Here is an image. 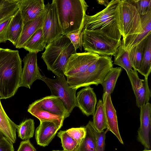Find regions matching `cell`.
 Returning <instances> with one entry per match:
<instances>
[{
    "label": "cell",
    "mask_w": 151,
    "mask_h": 151,
    "mask_svg": "<svg viewBox=\"0 0 151 151\" xmlns=\"http://www.w3.org/2000/svg\"><path fill=\"white\" fill-rule=\"evenodd\" d=\"M22 62L17 50H0V99L13 96L19 87Z\"/></svg>",
    "instance_id": "1"
},
{
    "label": "cell",
    "mask_w": 151,
    "mask_h": 151,
    "mask_svg": "<svg viewBox=\"0 0 151 151\" xmlns=\"http://www.w3.org/2000/svg\"><path fill=\"white\" fill-rule=\"evenodd\" d=\"M41 58L48 70L57 76H64L68 60L72 55L77 53L70 39L62 35L48 44Z\"/></svg>",
    "instance_id": "2"
},
{
    "label": "cell",
    "mask_w": 151,
    "mask_h": 151,
    "mask_svg": "<svg viewBox=\"0 0 151 151\" xmlns=\"http://www.w3.org/2000/svg\"><path fill=\"white\" fill-rule=\"evenodd\" d=\"M63 35L83 30L88 6L84 0H54Z\"/></svg>",
    "instance_id": "3"
},
{
    "label": "cell",
    "mask_w": 151,
    "mask_h": 151,
    "mask_svg": "<svg viewBox=\"0 0 151 151\" xmlns=\"http://www.w3.org/2000/svg\"><path fill=\"white\" fill-rule=\"evenodd\" d=\"M120 0H112L102 10L96 14L86 15L83 30L99 33L118 41L122 35L117 27L116 19V9Z\"/></svg>",
    "instance_id": "4"
},
{
    "label": "cell",
    "mask_w": 151,
    "mask_h": 151,
    "mask_svg": "<svg viewBox=\"0 0 151 151\" xmlns=\"http://www.w3.org/2000/svg\"><path fill=\"white\" fill-rule=\"evenodd\" d=\"M121 40H115L99 33L83 30L82 47L86 52L99 55L115 56Z\"/></svg>",
    "instance_id": "5"
},
{
    "label": "cell",
    "mask_w": 151,
    "mask_h": 151,
    "mask_svg": "<svg viewBox=\"0 0 151 151\" xmlns=\"http://www.w3.org/2000/svg\"><path fill=\"white\" fill-rule=\"evenodd\" d=\"M113 65L111 56L99 55L85 73L69 86L71 88L77 89L80 87L92 85L97 86L101 84Z\"/></svg>",
    "instance_id": "6"
},
{
    "label": "cell",
    "mask_w": 151,
    "mask_h": 151,
    "mask_svg": "<svg viewBox=\"0 0 151 151\" xmlns=\"http://www.w3.org/2000/svg\"><path fill=\"white\" fill-rule=\"evenodd\" d=\"M99 56L97 54L88 52L72 55L68 60L64 72L69 85L79 78Z\"/></svg>",
    "instance_id": "7"
},
{
    "label": "cell",
    "mask_w": 151,
    "mask_h": 151,
    "mask_svg": "<svg viewBox=\"0 0 151 151\" xmlns=\"http://www.w3.org/2000/svg\"><path fill=\"white\" fill-rule=\"evenodd\" d=\"M42 81L49 87L51 95L59 97L69 113L78 106L76 95L77 89L70 87L64 76H57L52 79L44 76Z\"/></svg>",
    "instance_id": "8"
},
{
    "label": "cell",
    "mask_w": 151,
    "mask_h": 151,
    "mask_svg": "<svg viewBox=\"0 0 151 151\" xmlns=\"http://www.w3.org/2000/svg\"><path fill=\"white\" fill-rule=\"evenodd\" d=\"M45 16L42 27L44 39L47 45L60 36L63 32L54 0L45 5Z\"/></svg>",
    "instance_id": "9"
},
{
    "label": "cell",
    "mask_w": 151,
    "mask_h": 151,
    "mask_svg": "<svg viewBox=\"0 0 151 151\" xmlns=\"http://www.w3.org/2000/svg\"><path fill=\"white\" fill-rule=\"evenodd\" d=\"M22 61L24 66L22 68L19 86L30 89L33 83L37 80L42 81L44 76L41 74L39 70L37 53L29 52Z\"/></svg>",
    "instance_id": "10"
},
{
    "label": "cell",
    "mask_w": 151,
    "mask_h": 151,
    "mask_svg": "<svg viewBox=\"0 0 151 151\" xmlns=\"http://www.w3.org/2000/svg\"><path fill=\"white\" fill-rule=\"evenodd\" d=\"M128 76L135 96L136 105L139 108L149 102L151 96L147 78L140 79L137 71L134 70L131 71Z\"/></svg>",
    "instance_id": "11"
},
{
    "label": "cell",
    "mask_w": 151,
    "mask_h": 151,
    "mask_svg": "<svg viewBox=\"0 0 151 151\" xmlns=\"http://www.w3.org/2000/svg\"><path fill=\"white\" fill-rule=\"evenodd\" d=\"M63 121L40 122L35 132V138L37 145L44 147L48 146L63 126Z\"/></svg>",
    "instance_id": "12"
},
{
    "label": "cell",
    "mask_w": 151,
    "mask_h": 151,
    "mask_svg": "<svg viewBox=\"0 0 151 151\" xmlns=\"http://www.w3.org/2000/svg\"><path fill=\"white\" fill-rule=\"evenodd\" d=\"M139 108L140 126L138 130L137 139L145 149L150 150L151 104L148 102Z\"/></svg>",
    "instance_id": "13"
},
{
    "label": "cell",
    "mask_w": 151,
    "mask_h": 151,
    "mask_svg": "<svg viewBox=\"0 0 151 151\" xmlns=\"http://www.w3.org/2000/svg\"><path fill=\"white\" fill-rule=\"evenodd\" d=\"M78 106L87 116L93 115L97 102L96 94L90 86L85 87L77 93Z\"/></svg>",
    "instance_id": "14"
},
{
    "label": "cell",
    "mask_w": 151,
    "mask_h": 151,
    "mask_svg": "<svg viewBox=\"0 0 151 151\" xmlns=\"http://www.w3.org/2000/svg\"><path fill=\"white\" fill-rule=\"evenodd\" d=\"M32 103L42 109L50 113L62 116L65 119L68 117L69 113L59 97L47 96L35 101Z\"/></svg>",
    "instance_id": "15"
},
{
    "label": "cell",
    "mask_w": 151,
    "mask_h": 151,
    "mask_svg": "<svg viewBox=\"0 0 151 151\" xmlns=\"http://www.w3.org/2000/svg\"><path fill=\"white\" fill-rule=\"evenodd\" d=\"M23 23L35 19L45 10L43 0H18Z\"/></svg>",
    "instance_id": "16"
},
{
    "label": "cell",
    "mask_w": 151,
    "mask_h": 151,
    "mask_svg": "<svg viewBox=\"0 0 151 151\" xmlns=\"http://www.w3.org/2000/svg\"><path fill=\"white\" fill-rule=\"evenodd\" d=\"M46 14L45 10L35 19L24 24L22 30L17 43L16 48H23V47L33 35L42 27Z\"/></svg>",
    "instance_id": "17"
},
{
    "label": "cell",
    "mask_w": 151,
    "mask_h": 151,
    "mask_svg": "<svg viewBox=\"0 0 151 151\" xmlns=\"http://www.w3.org/2000/svg\"><path fill=\"white\" fill-rule=\"evenodd\" d=\"M111 94L107 96L104 108L106 117L107 128L106 131H110L117 138L120 142L123 144L124 143L121 137L119 129L116 111L112 104Z\"/></svg>",
    "instance_id": "18"
},
{
    "label": "cell",
    "mask_w": 151,
    "mask_h": 151,
    "mask_svg": "<svg viewBox=\"0 0 151 151\" xmlns=\"http://www.w3.org/2000/svg\"><path fill=\"white\" fill-rule=\"evenodd\" d=\"M17 126L6 113L0 99V132L13 144L16 141Z\"/></svg>",
    "instance_id": "19"
},
{
    "label": "cell",
    "mask_w": 151,
    "mask_h": 151,
    "mask_svg": "<svg viewBox=\"0 0 151 151\" xmlns=\"http://www.w3.org/2000/svg\"><path fill=\"white\" fill-rule=\"evenodd\" d=\"M122 70V68H111L108 72L101 84L103 88L102 101L104 106L108 95L113 92L117 79Z\"/></svg>",
    "instance_id": "20"
},
{
    "label": "cell",
    "mask_w": 151,
    "mask_h": 151,
    "mask_svg": "<svg viewBox=\"0 0 151 151\" xmlns=\"http://www.w3.org/2000/svg\"><path fill=\"white\" fill-rule=\"evenodd\" d=\"M23 24V19L19 9L12 18L9 26L8 36V40L15 46L20 36Z\"/></svg>",
    "instance_id": "21"
},
{
    "label": "cell",
    "mask_w": 151,
    "mask_h": 151,
    "mask_svg": "<svg viewBox=\"0 0 151 151\" xmlns=\"http://www.w3.org/2000/svg\"><path fill=\"white\" fill-rule=\"evenodd\" d=\"M85 127L86 135L78 151H95L96 143L97 130L92 122L91 121H89Z\"/></svg>",
    "instance_id": "22"
},
{
    "label": "cell",
    "mask_w": 151,
    "mask_h": 151,
    "mask_svg": "<svg viewBox=\"0 0 151 151\" xmlns=\"http://www.w3.org/2000/svg\"><path fill=\"white\" fill-rule=\"evenodd\" d=\"M47 45L44 39L42 28L33 35L23 48L29 52L37 53L43 51Z\"/></svg>",
    "instance_id": "23"
},
{
    "label": "cell",
    "mask_w": 151,
    "mask_h": 151,
    "mask_svg": "<svg viewBox=\"0 0 151 151\" xmlns=\"http://www.w3.org/2000/svg\"><path fill=\"white\" fill-rule=\"evenodd\" d=\"M148 37L128 51L133 68L136 71L140 68Z\"/></svg>",
    "instance_id": "24"
},
{
    "label": "cell",
    "mask_w": 151,
    "mask_h": 151,
    "mask_svg": "<svg viewBox=\"0 0 151 151\" xmlns=\"http://www.w3.org/2000/svg\"><path fill=\"white\" fill-rule=\"evenodd\" d=\"M93 116V125L98 132H101L107 129V124L104 106L102 100L100 99L97 103L96 110Z\"/></svg>",
    "instance_id": "25"
},
{
    "label": "cell",
    "mask_w": 151,
    "mask_h": 151,
    "mask_svg": "<svg viewBox=\"0 0 151 151\" xmlns=\"http://www.w3.org/2000/svg\"><path fill=\"white\" fill-rule=\"evenodd\" d=\"M148 78L151 71V35L148 36L140 68L138 71Z\"/></svg>",
    "instance_id": "26"
},
{
    "label": "cell",
    "mask_w": 151,
    "mask_h": 151,
    "mask_svg": "<svg viewBox=\"0 0 151 151\" xmlns=\"http://www.w3.org/2000/svg\"><path fill=\"white\" fill-rule=\"evenodd\" d=\"M27 111L32 115L38 118L40 122L54 121L64 120V117L62 116L50 113L43 110L32 103L28 107Z\"/></svg>",
    "instance_id": "27"
},
{
    "label": "cell",
    "mask_w": 151,
    "mask_h": 151,
    "mask_svg": "<svg viewBox=\"0 0 151 151\" xmlns=\"http://www.w3.org/2000/svg\"><path fill=\"white\" fill-rule=\"evenodd\" d=\"M114 64L124 68L127 75L132 70L133 67L129 56L128 52L123 48L122 43L114 56Z\"/></svg>",
    "instance_id": "28"
},
{
    "label": "cell",
    "mask_w": 151,
    "mask_h": 151,
    "mask_svg": "<svg viewBox=\"0 0 151 151\" xmlns=\"http://www.w3.org/2000/svg\"><path fill=\"white\" fill-rule=\"evenodd\" d=\"M34 131L35 123L33 119H31L22 122L17 127L18 136L23 140L29 139L32 137Z\"/></svg>",
    "instance_id": "29"
},
{
    "label": "cell",
    "mask_w": 151,
    "mask_h": 151,
    "mask_svg": "<svg viewBox=\"0 0 151 151\" xmlns=\"http://www.w3.org/2000/svg\"><path fill=\"white\" fill-rule=\"evenodd\" d=\"M57 136L60 138L64 151H78L80 145L66 132L60 131Z\"/></svg>",
    "instance_id": "30"
},
{
    "label": "cell",
    "mask_w": 151,
    "mask_h": 151,
    "mask_svg": "<svg viewBox=\"0 0 151 151\" xmlns=\"http://www.w3.org/2000/svg\"><path fill=\"white\" fill-rule=\"evenodd\" d=\"M14 16L6 17L0 20V44L5 43L8 40L9 26Z\"/></svg>",
    "instance_id": "31"
},
{
    "label": "cell",
    "mask_w": 151,
    "mask_h": 151,
    "mask_svg": "<svg viewBox=\"0 0 151 151\" xmlns=\"http://www.w3.org/2000/svg\"><path fill=\"white\" fill-rule=\"evenodd\" d=\"M66 133L80 145L85 138L86 133L85 127L72 128L66 130Z\"/></svg>",
    "instance_id": "32"
},
{
    "label": "cell",
    "mask_w": 151,
    "mask_h": 151,
    "mask_svg": "<svg viewBox=\"0 0 151 151\" xmlns=\"http://www.w3.org/2000/svg\"><path fill=\"white\" fill-rule=\"evenodd\" d=\"M134 6L141 15L147 14L151 10V0H129Z\"/></svg>",
    "instance_id": "33"
},
{
    "label": "cell",
    "mask_w": 151,
    "mask_h": 151,
    "mask_svg": "<svg viewBox=\"0 0 151 151\" xmlns=\"http://www.w3.org/2000/svg\"><path fill=\"white\" fill-rule=\"evenodd\" d=\"M83 31L76 30L65 35L70 40L76 50L78 48L82 50V38Z\"/></svg>",
    "instance_id": "34"
},
{
    "label": "cell",
    "mask_w": 151,
    "mask_h": 151,
    "mask_svg": "<svg viewBox=\"0 0 151 151\" xmlns=\"http://www.w3.org/2000/svg\"><path fill=\"white\" fill-rule=\"evenodd\" d=\"M106 132L104 130L101 132L97 131V139L95 151H104Z\"/></svg>",
    "instance_id": "35"
},
{
    "label": "cell",
    "mask_w": 151,
    "mask_h": 151,
    "mask_svg": "<svg viewBox=\"0 0 151 151\" xmlns=\"http://www.w3.org/2000/svg\"><path fill=\"white\" fill-rule=\"evenodd\" d=\"M0 151H14L13 144L3 136L0 137Z\"/></svg>",
    "instance_id": "36"
},
{
    "label": "cell",
    "mask_w": 151,
    "mask_h": 151,
    "mask_svg": "<svg viewBox=\"0 0 151 151\" xmlns=\"http://www.w3.org/2000/svg\"><path fill=\"white\" fill-rule=\"evenodd\" d=\"M17 151H37L29 139L22 141Z\"/></svg>",
    "instance_id": "37"
},
{
    "label": "cell",
    "mask_w": 151,
    "mask_h": 151,
    "mask_svg": "<svg viewBox=\"0 0 151 151\" xmlns=\"http://www.w3.org/2000/svg\"><path fill=\"white\" fill-rule=\"evenodd\" d=\"M97 1L99 4L101 5H103L106 7L107 6L110 1L108 0H97Z\"/></svg>",
    "instance_id": "38"
},
{
    "label": "cell",
    "mask_w": 151,
    "mask_h": 151,
    "mask_svg": "<svg viewBox=\"0 0 151 151\" xmlns=\"http://www.w3.org/2000/svg\"><path fill=\"white\" fill-rule=\"evenodd\" d=\"M3 135L0 132V137H2Z\"/></svg>",
    "instance_id": "39"
},
{
    "label": "cell",
    "mask_w": 151,
    "mask_h": 151,
    "mask_svg": "<svg viewBox=\"0 0 151 151\" xmlns=\"http://www.w3.org/2000/svg\"><path fill=\"white\" fill-rule=\"evenodd\" d=\"M52 151H64L63 150H53Z\"/></svg>",
    "instance_id": "40"
},
{
    "label": "cell",
    "mask_w": 151,
    "mask_h": 151,
    "mask_svg": "<svg viewBox=\"0 0 151 151\" xmlns=\"http://www.w3.org/2000/svg\"><path fill=\"white\" fill-rule=\"evenodd\" d=\"M1 48L0 47V50Z\"/></svg>",
    "instance_id": "41"
}]
</instances>
